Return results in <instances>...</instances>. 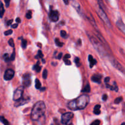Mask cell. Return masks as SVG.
I'll use <instances>...</instances> for the list:
<instances>
[{
  "label": "cell",
  "instance_id": "7bdbcfd3",
  "mask_svg": "<svg viewBox=\"0 0 125 125\" xmlns=\"http://www.w3.org/2000/svg\"><path fill=\"white\" fill-rule=\"evenodd\" d=\"M63 1L66 5H68L69 4V0H63Z\"/></svg>",
  "mask_w": 125,
  "mask_h": 125
},
{
  "label": "cell",
  "instance_id": "7a4b0ae2",
  "mask_svg": "<svg viewBox=\"0 0 125 125\" xmlns=\"http://www.w3.org/2000/svg\"><path fill=\"white\" fill-rule=\"evenodd\" d=\"M46 111V106L43 101H39L33 106L31 114L32 120L37 121L42 117Z\"/></svg>",
  "mask_w": 125,
  "mask_h": 125
},
{
  "label": "cell",
  "instance_id": "f1b7e54d",
  "mask_svg": "<svg viewBox=\"0 0 125 125\" xmlns=\"http://www.w3.org/2000/svg\"><path fill=\"white\" fill-rule=\"evenodd\" d=\"M15 57V50H13V53L12 54V56H11V57H10V61H14Z\"/></svg>",
  "mask_w": 125,
  "mask_h": 125
},
{
  "label": "cell",
  "instance_id": "7402d4cb",
  "mask_svg": "<svg viewBox=\"0 0 125 125\" xmlns=\"http://www.w3.org/2000/svg\"><path fill=\"white\" fill-rule=\"evenodd\" d=\"M122 101H123V98H122V96H120V97L117 98L115 100L114 103L115 104H119V103H120Z\"/></svg>",
  "mask_w": 125,
  "mask_h": 125
},
{
  "label": "cell",
  "instance_id": "83f0119b",
  "mask_svg": "<svg viewBox=\"0 0 125 125\" xmlns=\"http://www.w3.org/2000/svg\"><path fill=\"white\" fill-rule=\"evenodd\" d=\"M74 62H75L76 65L78 67H79V66L81 65V63L80 62H79V59L78 58V57H76V58L74 59Z\"/></svg>",
  "mask_w": 125,
  "mask_h": 125
},
{
  "label": "cell",
  "instance_id": "ee69618b",
  "mask_svg": "<svg viewBox=\"0 0 125 125\" xmlns=\"http://www.w3.org/2000/svg\"><path fill=\"white\" fill-rule=\"evenodd\" d=\"M16 21H17V23H20V22H21V20H20V18H18H18H16Z\"/></svg>",
  "mask_w": 125,
  "mask_h": 125
},
{
  "label": "cell",
  "instance_id": "f6af8a7d",
  "mask_svg": "<svg viewBox=\"0 0 125 125\" xmlns=\"http://www.w3.org/2000/svg\"><path fill=\"white\" fill-rule=\"evenodd\" d=\"M40 91H41V92H43V91H45V90H46V88H45V87L40 88Z\"/></svg>",
  "mask_w": 125,
  "mask_h": 125
},
{
  "label": "cell",
  "instance_id": "ac0fdd59",
  "mask_svg": "<svg viewBox=\"0 0 125 125\" xmlns=\"http://www.w3.org/2000/svg\"><path fill=\"white\" fill-rule=\"evenodd\" d=\"M90 92V85H89V84H87L86 85V86L84 87V89L82 90V92H87L89 93Z\"/></svg>",
  "mask_w": 125,
  "mask_h": 125
},
{
  "label": "cell",
  "instance_id": "ab89813d",
  "mask_svg": "<svg viewBox=\"0 0 125 125\" xmlns=\"http://www.w3.org/2000/svg\"><path fill=\"white\" fill-rule=\"evenodd\" d=\"M7 57H9V54L5 53L3 55V58H4V59H6L7 58Z\"/></svg>",
  "mask_w": 125,
  "mask_h": 125
},
{
  "label": "cell",
  "instance_id": "d4e9b609",
  "mask_svg": "<svg viewBox=\"0 0 125 125\" xmlns=\"http://www.w3.org/2000/svg\"><path fill=\"white\" fill-rule=\"evenodd\" d=\"M26 17L28 19H31L32 17V12L31 11L29 10L28 11V12L26 13Z\"/></svg>",
  "mask_w": 125,
  "mask_h": 125
},
{
  "label": "cell",
  "instance_id": "6da1fadb",
  "mask_svg": "<svg viewBox=\"0 0 125 125\" xmlns=\"http://www.w3.org/2000/svg\"><path fill=\"white\" fill-rule=\"evenodd\" d=\"M90 98L87 95H82L68 103V108L72 111L82 110L85 108L89 104Z\"/></svg>",
  "mask_w": 125,
  "mask_h": 125
},
{
  "label": "cell",
  "instance_id": "8d00e7d4",
  "mask_svg": "<svg viewBox=\"0 0 125 125\" xmlns=\"http://www.w3.org/2000/svg\"><path fill=\"white\" fill-rule=\"evenodd\" d=\"M13 22V20H9L7 22V26H10L11 24H12V23Z\"/></svg>",
  "mask_w": 125,
  "mask_h": 125
},
{
  "label": "cell",
  "instance_id": "7dc6e473",
  "mask_svg": "<svg viewBox=\"0 0 125 125\" xmlns=\"http://www.w3.org/2000/svg\"><path fill=\"white\" fill-rule=\"evenodd\" d=\"M79 45H81V40H80V39L79 40Z\"/></svg>",
  "mask_w": 125,
  "mask_h": 125
},
{
  "label": "cell",
  "instance_id": "74e56055",
  "mask_svg": "<svg viewBox=\"0 0 125 125\" xmlns=\"http://www.w3.org/2000/svg\"><path fill=\"white\" fill-rule=\"evenodd\" d=\"M109 81H110V78H109V77H107V78H106L104 79V83H109Z\"/></svg>",
  "mask_w": 125,
  "mask_h": 125
},
{
  "label": "cell",
  "instance_id": "836d02e7",
  "mask_svg": "<svg viewBox=\"0 0 125 125\" xmlns=\"http://www.w3.org/2000/svg\"><path fill=\"white\" fill-rule=\"evenodd\" d=\"M4 1L6 7H8L10 5V0H4Z\"/></svg>",
  "mask_w": 125,
  "mask_h": 125
},
{
  "label": "cell",
  "instance_id": "d6a6232c",
  "mask_svg": "<svg viewBox=\"0 0 125 125\" xmlns=\"http://www.w3.org/2000/svg\"><path fill=\"white\" fill-rule=\"evenodd\" d=\"M94 113L96 115H99L101 113V111H100V109H94Z\"/></svg>",
  "mask_w": 125,
  "mask_h": 125
},
{
  "label": "cell",
  "instance_id": "5bb4252c",
  "mask_svg": "<svg viewBox=\"0 0 125 125\" xmlns=\"http://www.w3.org/2000/svg\"><path fill=\"white\" fill-rule=\"evenodd\" d=\"M89 61L90 62V67L92 68L94 65L96 63V61L94 59L93 56L92 55H89Z\"/></svg>",
  "mask_w": 125,
  "mask_h": 125
},
{
  "label": "cell",
  "instance_id": "3957f363",
  "mask_svg": "<svg viewBox=\"0 0 125 125\" xmlns=\"http://www.w3.org/2000/svg\"><path fill=\"white\" fill-rule=\"evenodd\" d=\"M87 34L90 42H91L92 43L93 46H94L95 50L98 52V53L100 54V56H102L103 57H107L108 55H107V52H106V50H105L104 47L103 46V44L101 43L97 39H96L95 37L93 36L91 34Z\"/></svg>",
  "mask_w": 125,
  "mask_h": 125
},
{
  "label": "cell",
  "instance_id": "44dd1931",
  "mask_svg": "<svg viewBox=\"0 0 125 125\" xmlns=\"http://www.w3.org/2000/svg\"><path fill=\"white\" fill-rule=\"evenodd\" d=\"M43 54H42V52L41 51V50H39V51H38V55H37L36 56H35V58L36 59H39V58H43Z\"/></svg>",
  "mask_w": 125,
  "mask_h": 125
},
{
  "label": "cell",
  "instance_id": "4316f807",
  "mask_svg": "<svg viewBox=\"0 0 125 125\" xmlns=\"http://www.w3.org/2000/svg\"><path fill=\"white\" fill-rule=\"evenodd\" d=\"M43 78H44V79H46V78H47V76H48V71L47 70H44L43 72Z\"/></svg>",
  "mask_w": 125,
  "mask_h": 125
},
{
  "label": "cell",
  "instance_id": "e575fe53",
  "mask_svg": "<svg viewBox=\"0 0 125 125\" xmlns=\"http://www.w3.org/2000/svg\"><path fill=\"white\" fill-rule=\"evenodd\" d=\"M102 99H103V101H106V100H107V95H106V94H104V95H103Z\"/></svg>",
  "mask_w": 125,
  "mask_h": 125
},
{
  "label": "cell",
  "instance_id": "60d3db41",
  "mask_svg": "<svg viewBox=\"0 0 125 125\" xmlns=\"http://www.w3.org/2000/svg\"><path fill=\"white\" fill-rule=\"evenodd\" d=\"M17 26H18V24H17V23H16V24H13V25H12V28H13V29H15V28H17Z\"/></svg>",
  "mask_w": 125,
  "mask_h": 125
},
{
  "label": "cell",
  "instance_id": "e0dca14e",
  "mask_svg": "<svg viewBox=\"0 0 125 125\" xmlns=\"http://www.w3.org/2000/svg\"><path fill=\"white\" fill-rule=\"evenodd\" d=\"M0 121L1 122V123H3L4 125H10L9 122H8V120H6V118L4 117H2V116H0Z\"/></svg>",
  "mask_w": 125,
  "mask_h": 125
},
{
  "label": "cell",
  "instance_id": "cb8c5ba5",
  "mask_svg": "<svg viewBox=\"0 0 125 125\" xmlns=\"http://www.w3.org/2000/svg\"><path fill=\"white\" fill-rule=\"evenodd\" d=\"M27 46V41L26 40H22L21 42V47L23 48H26Z\"/></svg>",
  "mask_w": 125,
  "mask_h": 125
},
{
  "label": "cell",
  "instance_id": "d590c367",
  "mask_svg": "<svg viewBox=\"0 0 125 125\" xmlns=\"http://www.w3.org/2000/svg\"><path fill=\"white\" fill-rule=\"evenodd\" d=\"M100 108H101V105L98 104V105H96V106H95V107H94V109H100Z\"/></svg>",
  "mask_w": 125,
  "mask_h": 125
},
{
  "label": "cell",
  "instance_id": "c3c4849f",
  "mask_svg": "<svg viewBox=\"0 0 125 125\" xmlns=\"http://www.w3.org/2000/svg\"><path fill=\"white\" fill-rule=\"evenodd\" d=\"M121 125H125V123H123Z\"/></svg>",
  "mask_w": 125,
  "mask_h": 125
},
{
  "label": "cell",
  "instance_id": "52a82bcc",
  "mask_svg": "<svg viewBox=\"0 0 125 125\" xmlns=\"http://www.w3.org/2000/svg\"><path fill=\"white\" fill-rule=\"evenodd\" d=\"M30 77L31 74L29 73H26L23 76V86L24 87H28L31 84Z\"/></svg>",
  "mask_w": 125,
  "mask_h": 125
},
{
  "label": "cell",
  "instance_id": "8992f818",
  "mask_svg": "<svg viewBox=\"0 0 125 125\" xmlns=\"http://www.w3.org/2000/svg\"><path fill=\"white\" fill-rule=\"evenodd\" d=\"M73 114L72 112H67V113L63 114L61 117V122L62 124L66 125L68 122H70L71 120L73 118Z\"/></svg>",
  "mask_w": 125,
  "mask_h": 125
},
{
  "label": "cell",
  "instance_id": "8fae6325",
  "mask_svg": "<svg viewBox=\"0 0 125 125\" xmlns=\"http://www.w3.org/2000/svg\"><path fill=\"white\" fill-rule=\"evenodd\" d=\"M29 101V98L28 99H24V98H21L20 100H18V101H17V102L15 103V106L16 107H20L21 106H23V105L26 104L28 103Z\"/></svg>",
  "mask_w": 125,
  "mask_h": 125
},
{
  "label": "cell",
  "instance_id": "f546056e",
  "mask_svg": "<svg viewBox=\"0 0 125 125\" xmlns=\"http://www.w3.org/2000/svg\"><path fill=\"white\" fill-rule=\"evenodd\" d=\"M100 121L99 120H96L94 121L93 123H92L90 125H100Z\"/></svg>",
  "mask_w": 125,
  "mask_h": 125
},
{
  "label": "cell",
  "instance_id": "2e32d148",
  "mask_svg": "<svg viewBox=\"0 0 125 125\" xmlns=\"http://www.w3.org/2000/svg\"><path fill=\"white\" fill-rule=\"evenodd\" d=\"M32 69L34 70H35L36 72H37V73H39V72H40L41 71L42 67L39 65V62H37V63L33 67Z\"/></svg>",
  "mask_w": 125,
  "mask_h": 125
},
{
  "label": "cell",
  "instance_id": "7c38bea8",
  "mask_svg": "<svg viewBox=\"0 0 125 125\" xmlns=\"http://www.w3.org/2000/svg\"><path fill=\"white\" fill-rule=\"evenodd\" d=\"M117 27L119 28V29H120V30L122 31V32H123V34H125V26L124 23L122 21V20H119L117 21Z\"/></svg>",
  "mask_w": 125,
  "mask_h": 125
},
{
  "label": "cell",
  "instance_id": "1f68e13d",
  "mask_svg": "<svg viewBox=\"0 0 125 125\" xmlns=\"http://www.w3.org/2000/svg\"><path fill=\"white\" fill-rule=\"evenodd\" d=\"M63 61H64L65 64L67 65H70L72 64L71 62L68 59H63Z\"/></svg>",
  "mask_w": 125,
  "mask_h": 125
},
{
  "label": "cell",
  "instance_id": "30bf717a",
  "mask_svg": "<svg viewBox=\"0 0 125 125\" xmlns=\"http://www.w3.org/2000/svg\"><path fill=\"white\" fill-rule=\"evenodd\" d=\"M15 72L12 69H7L5 72L4 75V78L6 81L11 80L12 78L14 77Z\"/></svg>",
  "mask_w": 125,
  "mask_h": 125
},
{
  "label": "cell",
  "instance_id": "ffe728a7",
  "mask_svg": "<svg viewBox=\"0 0 125 125\" xmlns=\"http://www.w3.org/2000/svg\"><path fill=\"white\" fill-rule=\"evenodd\" d=\"M55 42H56V45L58 46L59 47H62V46H63V43L62 42H61L59 41V39H57V38H56V39H55Z\"/></svg>",
  "mask_w": 125,
  "mask_h": 125
},
{
  "label": "cell",
  "instance_id": "603a6c76",
  "mask_svg": "<svg viewBox=\"0 0 125 125\" xmlns=\"http://www.w3.org/2000/svg\"><path fill=\"white\" fill-rule=\"evenodd\" d=\"M61 37H62L64 38V39H66V38H67V32H66L65 31H63V30L61 31Z\"/></svg>",
  "mask_w": 125,
  "mask_h": 125
},
{
  "label": "cell",
  "instance_id": "4dcf8cb0",
  "mask_svg": "<svg viewBox=\"0 0 125 125\" xmlns=\"http://www.w3.org/2000/svg\"><path fill=\"white\" fill-rule=\"evenodd\" d=\"M12 34V30H11V29H9V30L7 31H6L4 32V34L6 35H10V34Z\"/></svg>",
  "mask_w": 125,
  "mask_h": 125
},
{
  "label": "cell",
  "instance_id": "bcb514c9",
  "mask_svg": "<svg viewBox=\"0 0 125 125\" xmlns=\"http://www.w3.org/2000/svg\"><path fill=\"white\" fill-rule=\"evenodd\" d=\"M42 62H43V63H45V59H42Z\"/></svg>",
  "mask_w": 125,
  "mask_h": 125
},
{
  "label": "cell",
  "instance_id": "5b68a950",
  "mask_svg": "<svg viewBox=\"0 0 125 125\" xmlns=\"http://www.w3.org/2000/svg\"><path fill=\"white\" fill-rule=\"evenodd\" d=\"M23 91H24V87L23 86H20L17 88L15 91L14 94H13V100L14 101H17L18 100L21 98L22 95L23 94Z\"/></svg>",
  "mask_w": 125,
  "mask_h": 125
},
{
  "label": "cell",
  "instance_id": "9c48e42d",
  "mask_svg": "<svg viewBox=\"0 0 125 125\" xmlns=\"http://www.w3.org/2000/svg\"><path fill=\"white\" fill-rule=\"evenodd\" d=\"M50 19L51 21L53 22H56L58 21L59 18V13L57 10H51L50 12Z\"/></svg>",
  "mask_w": 125,
  "mask_h": 125
},
{
  "label": "cell",
  "instance_id": "b9f144b4",
  "mask_svg": "<svg viewBox=\"0 0 125 125\" xmlns=\"http://www.w3.org/2000/svg\"><path fill=\"white\" fill-rule=\"evenodd\" d=\"M62 52H60V53L59 54L57 58H58L59 59H61L62 58Z\"/></svg>",
  "mask_w": 125,
  "mask_h": 125
},
{
  "label": "cell",
  "instance_id": "9a60e30c",
  "mask_svg": "<svg viewBox=\"0 0 125 125\" xmlns=\"http://www.w3.org/2000/svg\"><path fill=\"white\" fill-rule=\"evenodd\" d=\"M4 6L2 2L0 1V18H2L4 13Z\"/></svg>",
  "mask_w": 125,
  "mask_h": 125
},
{
  "label": "cell",
  "instance_id": "ba28073f",
  "mask_svg": "<svg viewBox=\"0 0 125 125\" xmlns=\"http://www.w3.org/2000/svg\"><path fill=\"white\" fill-rule=\"evenodd\" d=\"M111 63H112V65H113L114 67H115V68H117V70H118L119 71L122 72L123 73H125V69L123 68V66L118 62L116 59L114 58L111 59Z\"/></svg>",
  "mask_w": 125,
  "mask_h": 125
},
{
  "label": "cell",
  "instance_id": "d6986e66",
  "mask_svg": "<svg viewBox=\"0 0 125 125\" xmlns=\"http://www.w3.org/2000/svg\"><path fill=\"white\" fill-rule=\"evenodd\" d=\"M35 88L37 89H40L41 88V83L38 79H35Z\"/></svg>",
  "mask_w": 125,
  "mask_h": 125
},
{
  "label": "cell",
  "instance_id": "f35d334b",
  "mask_svg": "<svg viewBox=\"0 0 125 125\" xmlns=\"http://www.w3.org/2000/svg\"><path fill=\"white\" fill-rule=\"evenodd\" d=\"M71 56L70 54H67L65 55L64 56V59H68L69 58H70Z\"/></svg>",
  "mask_w": 125,
  "mask_h": 125
},
{
  "label": "cell",
  "instance_id": "277c9868",
  "mask_svg": "<svg viewBox=\"0 0 125 125\" xmlns=\"http://www.w3.org/2000/svg\"><path fill=\"white\" fill-rule=\"evenodd\" d=\"M96 11H97V13L98 15V16L100 17V18L103 21L104 23V24H106L109 28H111V27H112L111 21H110L107 15H106V13H105L104 10H103L102 9L100 8V7H99V8Z\"/></svg>",
  "mask_w": 125,
  "mask_h": 125
},
{
  "label": "cell",
  "instance_id": "4fadbf2b",
  "mask_svg": "<svg viewBox=\"0 0 125 125\" xmlns=\"http://www.w3.org/2000/svg\"><path fill=\"white\" fill-rule=\"evenodd\" d=\"M92 81L95 83H97L98 84H100L101 82V74H95L92 78Z\"/></svg>",
  "mask_w": 125,
  "mask_h": 125
},
{
  "label": "cell",
  "instance_id": "484cf974",
  "mask_svg": "<svg viewBox=\"0 0 125 125\" xmlns=\"http://www.w3.org/2000/svg\"><path fill=\"white\" fill-rule=\"evenodd\" d=\"M8 43L9 44L10 46H12V47H13V48H14L15 45H14V42H13V39H9V40L8 41Z\"/></svg>",
  "mask_w": 125,
  "mask_h": 125
}]
</instances>
